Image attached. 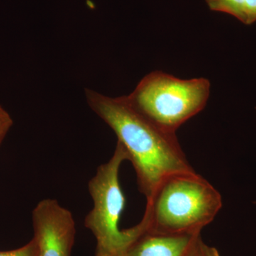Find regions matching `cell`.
Listing matches in <instances>:
<instances>
[{"label": "cell", "mask_w": 256, "mask_h": 256, "mask_svg": "<svg viewBox=\"0 0 256 256\" xmlns=\"http://www.w3.org/2000/svg\"><path fill=\"white\" fill-rule=\"evenodd\" d=\"M92 110L112 130L136 172L138 188L148 200L170 174L195 171L176 134L165 132L131 105L127 96L110 98L86 90Z\"/></svg>", "instance_id": "obj_1"}, {"label": "cell", "mask_w": 256, "mask_h": 256, "mask_svg": "<svg viewBox=\"0 0 256 256\" xmlns=\"http://www.w3.org/2000/svg\"><path fill=\"white\" fill-rule=\"evenodd\" d=\"M146 201V230L168 235L201 233L223 204L218 190L195 171L166 176Z\"/></svg>", "instance_id": "obj_2"}, {"label": "cell", "mask_w": 256, "mask_h": 256, "mask_svg": "<svg viewBox=\"0 0 256 256\" xmlns=\"http://www.w3.org/2000/svg\"><path fill=\"white\" fill-rule=\"evenodd\" d=\"M127 153L117 143L110 159L100 164L88 184L92 200V210L85 217L84 226L96 239L95 256H122L146 230L142 220L134 226L121 229V217L126 197L120 182V170Z\"/></svg>", "instance_id": "obj_3"}, {"label": "cell", "mask_w": 256, "mask_h": 256, "mask_svg": "<svg viewBox=\"0 0 256 256\" xmlns=\"http://www.w3.org/2000/svg\"><path fill=\"white\" fill-rule=\"evenodd\" d=\"M210 87L206 78L182 80L158 70L144 76L127 97L154 126L176 134L182 124L204 108Z\"/></svg>", "instance_id": "obj_4"}, {"label": "cell", "mask_w": 256, "mask_h": 256, "mask_svg": "<svg viewBox=\"0 0 256 256\" xmlns=\"http://www.w3.org/2000/svg\"><path fill=\"white\" fill-rule=\"evenodd\" d=\"M37 256H70L75 242L73 214L56 200L45 198L32 210Z\"/></svg>", "instance_id": "obj_5"}, {"label": "cell", "mask_w": 256, "mask_h": 256, "mask_svg": "<svg viewBox=\"0 0 256 256\" xmlns=\"http://www.w3.org/2000/svg\"><path fill=\"white\" fill-rule=\"evenodd\" d=\"M200 234L168 235L146 230L122 256H186Z\"/></svg>", "instance_id": "obj_6"}, {"label": "cell", "mask_w": 256, "mask_h": 256, "mask_svg": "<svg viewBox=\"0 0 256 256\" xmlns=\"http://www.w3.org/2000/svg\"><path fill=\"white\" fill-rule=\"evenodd\" d=\"M212 11L232 15L239 21L244 22V9L246 0H205Z\"/></svg>", "instance_id": "obj_7"}, {"label": "cell", "mask_w": 256, "mask_h": 256, "mask_svg": "<svg viewBox=\"0 0 256 256\" xmlns=\"http://www.w3.org/2000/svg\"><path fill=\"white\" fill-rule=\"evenodd\" d=\"M186 256H220L214 247L207 245L202 240L201 234L198 235Z\"/></svg>", "instance_id": "obj_8"}, {"label": "cell", "mask_w": 256, "mask_h": 256, "mask_svg": "<svg viewBox=\"0 0 256 256\" xmlns=\"http://www.w3.org/2000/svg\"><path fill=\"white\" fill-rule=\"evenodd\" d=\"M0 256H37V245L34 238L24 246L8 252H0Z\"/></svg>", "instance_id": "obj_9"}, {"label": "cell", "mask_w": 256, "mask_h": 256, "mask_svg": "<svg viewBox=\"0 0 256 256\" xmlns=\"http://www.w3.org/2000/svg\"><path fill=\"white\" fill-rule=\"evenodd\" d=\"M13 124V120L9 112L0 106V144Z\"/></svg>", "instance_id": "obj_10"}, {"label": "cell", "mask_w": 256, "mask_h": 256, "mask_svg": "<svg viewBox=\"0 0 256 256\" xmlns=\"http://www.w3.org/2000/svg\"><path fill=\"white\" fill-rule=\"evenodd\" d=\"M256 22V0H246L242 23L250 25Z\"/></svg>", "instance_id": "obj_11"}, {"label": "cell", "mask_w": 256, "mask_h": 256, "mask_svg": "<svg viewBox=\"0 0 256 256\" xmlns=\"http://www.w3.org/2000/svg\"><path fill=\"white\" fill-rule=\"evenodd\" d=\"M88 0H86V2H88ZM89 2V1H88Z\"/></svg>", "instance_id": "obj_12"}]
</instances>
